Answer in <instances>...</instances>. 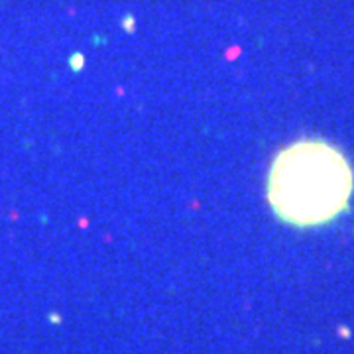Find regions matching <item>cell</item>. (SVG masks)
Masks as SVG:
<instances>
[{"label":"cell","instance_id":"obj_1","mask_svg":"<svg viewBox=\"0 0 354 354\" xmlns=\"http://www.w3.org/2000/svg\"><path fill=\"white\" fill-rule=\"evenodd\" d=\"M353 187L351 164L335 146L323 140H299L274 158L268 201L283 222L319 226L347 209Z\"/></svg>","mask_w":354,"mask_h":354}]
</instances>
